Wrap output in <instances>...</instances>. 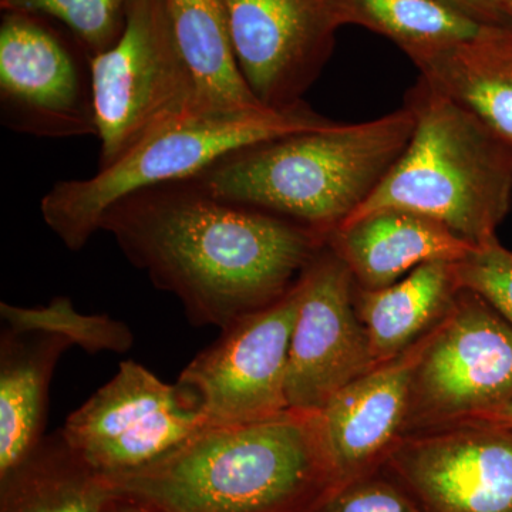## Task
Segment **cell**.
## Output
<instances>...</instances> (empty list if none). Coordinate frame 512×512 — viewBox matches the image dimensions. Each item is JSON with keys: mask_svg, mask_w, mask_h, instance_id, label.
Returning <instances> with one entry per match:
<instances>
[{"mask_svg": "<svg viewBox=\"0 0 512 512\" xmlns=\"http://www.w3.org/2000/svg\"><path fill=\"white\" fill-rule=\"evenodd\" d=\"M454 264L427 262L376 291L356 286L357 315L377 365L412 348L444 318L460 291Z\"/></svg>", "mask_w": 512, "mask_h": 512, "instance_id": "ac0fdd59", "label": "cell"}, {"mask_svg": "<svg viewBox=\"0 0 512 512\" xmlns=\"http://www.w3.org/2000/svg\"><path fill=\"white\" fill-rule=\"evenodd\" d=\"M380 468L426 512H512V427L468 420L402 437Z\"/></svg>", "mask_w": 512, "mask_h": 512, "instance_id": "7c38bea8", "label": "cell"}, {"mask_svg": "<svg viewBox=\"0 0 512 512\" xmlns=\"http://www.w3.org/2000/svg\"><path fill=\"white\" fill-rule=\"evenodd\" d=\"M0 5L6 12L32 13L59 20L92 59L120 39L130 0H0Z\"/></svg>", "mask_w": 512, "mask_h": 512, "instance_id": "603a6c76", "label": "cell"}, {"mask_svg": "<svg viewBox=\"0 0 512 512\" xmlns=\"http://www.w3.org/2000/svg\"><path fill=\"white\" fill-rule=\"evenodd\" d=\"M333 124L303 103L244 116L194 114L157 131L93 177L57 183L40 202L43 221L67 249L80 251L121 198L197 177L242 148Z\"/></svg>", "mask_w": 512, "mask_h": 512, "instance_id": "5b68a950", "label": "cell"}, {"mask_svg": "<svg viewBox=\"0 0 512 512\" xmlns=\"http://www.w3.org/2000/svg\"><path fill=\"white\" fill-rule=\"evenodd\" d=\"M413 110L254 144L194 180L220 200L328 235L362 207L412 140Z\"/></svg>", "mask_w": 512, "mask_h": 512, "instance_id": "3957f363", "label": "cell"}, {"mask_svg": "<svg viewBox=\"0 0 512 512\" xmlns=\"http://www.w3.org/2000/svg\"><path fill=\"white\" fill-rule=\"evenodd\" d=\"M471 420L488 421L498 426L512 427V400Z\"/></svg>", "mask_w": 512, "mask_h": 512, "instance_id": "4316f807", "label": "cell"}, {"mask_svg": "<svg viewBox=\"0 0 512 512\" xmlns=\"http://www.w3.org/2000/svg\"><path fill=\"white\" fill-rule=\"evenodd\" d=\"M299 309L289 345V410L318 413L340 389L377 366L356 311L355 279L328 244L298 279Z\"/></svg>", "mask_w": 512, "mask_h": 512, "instance_id": "30bf717a", "label": "cell"}, {"mask_svg": "<svg viewBox=\"0 0 512 512\" xmlns=\"http://www.w3.org/2000/svg\"><path fill=\"white\" fill-rule=\"evenodd\" d=\"M349 25L389 37L413 62L471 45L501 26L485 25L443 0H340Z\"/></svg>", "mask_w": 512, "mask_h": 512, "instance_id": "44dd1931", "label": "cell"}, {"mask_svg": "<svg viewBox=\"0 0 512 512\" xmlns=\"http://www.w3.org/2000/svg\"><path fill=\"white\" fill-rule=\"evenodd\" d=\"M0 104L6 126L35 137L96 136L92 73L36 15L0 26Z\"/></svg>", "mask_w": 512, "mask_h": 512, "instance_id": "4fadbf2b", "label": "cell"}, {"mask_svg": "<svg viewBox=\"0 0 512 512\" xmlns=\"http://www.w3.org/2000/svg\"><path fill=\"white\" fill-rule=\"evenodd\" d=\"M511 45L512 26H501L476 43L413 63L421 79L512 146V72L505 63Z\"/></svg>", "mask_w": 512, "mask_h": 512, "instance_id": "ffe728a7", "label": "cell"}, {"mask_svg": "<svg viewBox=\"0 0 512 512\" xmlns=\"http://www.w3.org/2000/svg\"><path fill=\"white\" fill-rule=\"evenodd\" d=\"M457 285L477 293L512 326V252L497 238L477 245L454 264Z\"/></svg>", "mask_w": 512, "mask_h": 512, "instance_id": "d4e9b609", "label": "cell"}, {"mask_svg": "<svg viewBox=\"0 0 512 512\" xmlns=\"http://www.w3.org/2000/svg\"><path fill=\"white\" fill-rule=\"evenodd\" d=\"M424 338L346 384L318 412L333 485L379 470L402 439L399 434L409 416L414 369Z\"/></svg>", "mask_w": 512, "mask_h": 512, "instance_id": "5bb4252c", "label": "cell"}, {"mask_svg": "<svg viewBox=\"0 0 512 512\" xmlns=\"http://www.w3.org/2000/svg\"><path fill=\"white\" fill-rule=\"evenodd\" d=\"M305 512H426L379 468L328 488Z\"/></svg>", "mask_w": 512, "mask_h": 512, "instance_id": "cb8c5ba5", "label": "cell"}, {"mask_svg": "<svg viewBox=\"0 0 512 512\" xmlns=\"http://www.w3.org/2000/svg\"><path fill=\"white\" fill-rule=\"evenodd\" d=\"M106 512H150V508L130 498L119 497L109 505Z\"/></svg>", "mask_w": 512, "mask_h": 512, "instance_id": "83f0119b", "label": "cell"}, {"mask_svg": "<svg viewBox=\"0 0 512 512\" xmlns=\"http://www.w3.org/2000/svg\"><path fill=\"white\" fill-rule=\"evenodd\" d=\"M72 346L52 333H15L0 339V478L45 439L50 383L60 357Z\"/></svg>", "mask_w": 512, "mask_h": 512, "instance_id": "2e32d148", "label": "cell"}, {"mask_svg": "<svg viewBox=\"0 0 512 512\" xmlns=\"http://www.w3.org/2000/svg\"><path fill=\"white\" fill-rule=\"evenodd\" d=\"M404 104L416 119L409 146L343 224L402 210L440 222L476 247L497 238L512 201L511 144L421 77Z\"/></svg>", "mask_w": 512, "mask_h": 512, "instance_id": "277c9868", "label": "cell"}, {"mask_svg": "<svg viewBox=\"0 0 512 512\" xmlns=\"http://www.w3.org/2000/svg\"><path fill=\"white\" fill-rule=\"evenodd\" d=\"M208 426L197 397L126 360L109 383L74 410L64 440L106 477L156 463Z\"/></svg>", "mask_w": 512, "mask_h": 512, "instance_id": "ba28073f", "label": "cell"}, {"mask_svg": "<svg viewBox=\"0 0 512 512\" xmlns=\"http://www.w3.org/2000/svg\"><path fill=\"white\" fill-rule=\"evenodd\" d=\"M239 69L272 110L302 104L349 25L340 0H221Z\"/></svg>", "mask_w": 512, "mask_h": 512, "instance_id": "8fae6325", "label": "cell"}, {"mask_svg": "<svg viewBox=\"0 0 512 512\" xmlns=\"http://www.w3.org/2000/svg\"><path fill=\"white\" fill-rule=\"evenodd\" d=\"M505 63H507V66L510 67V70L512 72V46L511 49L508 50L507 59H505Z\"/></svg>", "mask_w": 512, "mask_h": 512, "instance_id": "f1b7e54d", "label": "cell"}, {"mask_svg": "<svg viewBox=\"0 0 512 512\" xmlns=\"http://www.w3.org/2000/svg\"><path fill=\"white\" fill-rule=\"evenodd\" d=\"M178 50L207 116L272 110L259 101L239 69L221 0H164Z\"/></svg>", "mask_w": 512, "mask_h": 512, "instance_id": "e0dca14e", "label": "cell"}, {"mask_svg": "<svg viewBox=\"0 0 512 512\" xmlns=\"http://www.w3.org/2000/svg\"><path fill=\"white\" fill-rule=\"evenodd\" d=\"M326 244L348 265L356 286L386 288L427 262H458L476 245L440 222L402 210H380L340 225Z\"/></svg>", "mask_w": 512, "mask_h": 512, "instance_id": "9a60e30c", "label": "cell"}, {"mask_svg": "<svg viewBox=\"0 0 512 512\" xmlns=\"http://www.w3.org/2000/svg\"><path fill=\"white\" fill-rule=\"evenodd\" d=\"M470 18L491 26H512V0H443Z\"/></svg>", "mask_w": 512, "mask_h": 512, "instance_id": "484cf974", "label": "cell"}, {"mask_svg": "<svg viewBox=\"0 0 512 512\" xmlns=\"http://www.w3.org/2000/svg\"><path fill=\"white\" fill-rule=\"evenodd\" d=\"M510 400L512 326L477 293L460 289L424 338L406 426H450Z\"/></svg>", "mask_w": 512, "mask_h": 512, "instance_id": "52a82bcc", "label": "cell"}, {"mask_svg": "<svg viewBox=\"0 0 512 512\" xmlns=\"http://www.w3.org/2000/svg\"><path fill=\"white\" fill-rule=\"evenodd\" d=\"M2 483V512H106L120 495L64 440L45 437Z\"/></svg>", "mask_w": 512, "mask_h": 512, "instance_id": "d6986e66", "label": "cell"}, {"mask_svg": "<svg viewBox=\"0 0 512 512\" xmlns=\"http://www.w3.org/2000/svg\"><path fill=\"white\" fill-rule=\"evenodd\" d=\"M299 309L298 281L278 301L242 316L185 366L208 426L251 423L289 410L286 370Z\"/></svg>", "mask_w": 512, "mask_h": 512, "instance_id": "9c48e42d", "label": "cell"}, {"mask_svg": "<svg viewBox=\"0 0 512 512\" xmlns=\"http://www.w3.org/2000/svg\"><path fill=\"white\" fill-rule=\"evenodd\" d=\"M0 318L15 333H52L90 355L101 352L126 353L133 348L134 335L126 323L107 315H84L66 296H57L45 306L0 303Z\"/></svg>", "mask_w": 512, "mask_h": 512, "instance_id": "7402d4cb", "label": "cell"}, {"mask_svg": "<svg viewBox=\"0 0 512 512\" xmlns=\"http://www.w3.org/2000/svg\"><path fill=\"white\" fill-rule=\"evenodd\" d=\"M100 231L156 288L177 296L192 325L221 330L281 299L328 238L220 200L194 178L121 198Z\"/></svg>", "mask_w": 512, "mask_h": 512, "instance_id": "6da1fadb", "label": "cell"}, {"mask_svg": "<svg viewBox=\"0 0 512 512\" xmlns=\"http://www.w3.org/2000/svg\"><path fill=\"white\" fill-rule=\"evenodd\" d=\"M109 478L120 497L161 512H305L333 485L318 413L296 410L205 426L156 463Z\"/></svg>", "mask_w": 512, "mask_h": 512, "instance_id": "7a4b0ae2", "label": "cell"}, {"mask_svg": "<svg viewBox=\"0 0 512 512\" xmlns=\"http://www.w3.org/2000/svg\"><path fill=\"white\" fill-rule=\"evenodd\" d=\"M90 73L99 170L157 131L201 114L164 0H130L120 39L90 59Z\"/></svg>", "mask_w": 512, "mask_h": 512, "instance_id": "8992f818", "label": "cell"}]
</instances>
